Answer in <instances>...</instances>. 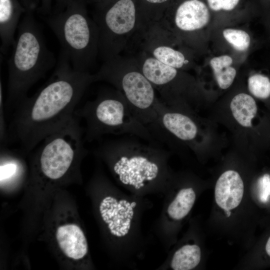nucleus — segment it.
I'll return each instance as SVG.
<instances>
[{"label":"nucleus","instance_id":"1a4fd4ad","mask_svg":"<svg viewBox=\"0 0 270 270\" xmlns=\"http://www.w3.org/2000/svg\"><path fill=\"white\" fill-rule=\"evenodd\" d=\"M210 12L200 0H184L176 6L169 4L160 20V24L188 46L196 44V36L208 24Z\"/></svg>","mask_w":270,"mask_h":270},{"label":"nucleus","instance_id":"a211bd4d","mask_svg":"<svg viewBox=\"0 0 270 270\" xmlns=\"http://www.w3.org/2000/svg\"><path fill=\"white\" fill-rule=\"evenodd\" d=\"M201 258L200 248L196 244L184 245L174 253L170 262L174 270H190L195 268Z\"/></svg>","mask_w":270,"mask_h":270},{"label":"nucleus","instance_id":"b1692460","mask_svg":"<svg viewBox=\"0 0 270 270\" xmlns=\"http://www.w3.org/2000/svg\"><path fill=\"white\" fill-rule=\"evenodd\" d=\"M52 0H40L38 12L44 16H48L52 12Z\"/></svg>","mask_w":270,"mask_h":270},{"label":"nucleus","instance_id":"cd10ccee","mask_svg":"<svg viewBox=\"0 0 270 270\" xmlns=\"http://www.w3.org/2000/svg\"><path fill=\"white\" fill-rule=\"evenodd\" d=\"M224 212H225V213L226 214L227 216H230V215L231 214V212H230V210H224Z\"/></svg>","mask_w":270,"mask_h":270},{"label":"nucleus","instance_id":"4be33fe9","mask_svg":"<svg viewBox=\"0 0 270 270\" xmlns=\"http://www.w3.org/2000/svg\"><path fill=\"white\" fill-rule=\"evenodd\" d=\"M209 8L218 12L222 10L230 11L234 10L240 0H206Z\"/></svg>","mask_w":270,"mask_h":270},{"label":"nucleus","instance_id":"6ab92c4d","mask_svg":"<svg viewBox=\"0 0 270 270\" xmlns=\"http://www.w3.org/2000/svg\"><path fill=\"white\" fill-rule=\"evenodd\" d=\"M224 39L236 50L244 52L247 50L251 44V38L246 31L237 28H227L222 32Z\"/></svg>","mask_w":270,"mask_h":270},{"label":"nucleus","instance_id":"f3484780","mask_svg":"<svg viewBox=\"0 0 270 270\" xmlns=\"http://www.w3.org/2000/svg\"><path fill=\"white\" fill-rule=\"evenodd\" d=\"M196 198V193L192 188L180 190L167 208L169 217L176 220L186 217L192 208Z\"/></svg>","mask_w":270,"mask_h":270},{"label":"nucleus","instance_id":"aec40b11","mask_svg":"<svg viewBox=\"0 0 270 270\" xmlns=\"http://www.w3.org/2000/svg\"><path fill=\"white\" fill-rule=\"evenodd\" d=\"M248 88L255 97L266 99L270 96V80L262 74H254L248 78Z\"/></svg>","mask_w":270,"mask_h":270},{"label":"nucleus","instance_id":"ddd939ff","mask_svg":"<svg viewBox=\"0 0 270 270\" xmlns=\"http://www.w3.org/2000/svg\"><path fill=\"white\" fill-rule=\"evenodd\" d=\"M56 238L61 250L68 258L79 260L88 253L86 236L80 228L76 224L59 226L56 230Z\"/></svg>","mask_w":270,"mask_h":270},{"label":"nucleus","instance_id":"f257e3e1","mask_svg":"<svg viewBox=\"0 0 270 270\" xmlns=\"http://www.w3.org/2000/svg\"><path fill=\"white\" fill-rule=\"evenodd\" d=\"M70 64L62 50L48 81L14 107L8 125V144L15 143L22 151L29 152L76 117L78 104L95 80L94 74L75 70Z\"/></svg>","mask_w":270,"mask_h":270},{"label":"nucleus","instance_id":"a878e982","mask_svg":"<svg viewBox=\"0 0 270 270\" xmlns=\"http://www.w3.org/2000/svg\"><path fill=\"white\" fill-rule=\"evenodd\" d=\"M55 4L51 14H56L64 11L74 0H54Z\"/></svg>","mask_w":270,"mask_h":270},{"label":"nucleus","instance_id":"39448f33","mask_svg":"<svg viewBox=\"0 0 270 270\" xmlns=\"http://www.w3.org/2000/svg\"><path fill=\"white\" fill-rule=\"evenodd\" d=\"M86 2L74 0L64 11L46 18L72 68L80 72H90L98 57V30L88 16Z\"/></svg>","mask_w":270,"mask_h":270},{"label":"nucleus","instance_id":"20e7f679","mask_svg":"<svg viewBox=\"0 0 270 270\" xmlns=\"http://www.w3.org/2000/svg\"><path fill=\"white\" fill-rule=\"evenodd\" d=\"M74 116L85 122V142H98L106 135H132L158 142L134 116L122 94L113 86L100 90L94 99L76 108Z\"/></svg>","mask_w":270,"mask_h":270},{"label":"nucleus","instance_id":"0eeeda50","mask_svg":"<svg viewBox=\"0 0 270 270\" xmlns=\"http://www.w3.org/2000/svg\"><path fill=\"white\" fill-rule=\"evenodd\" d=\"M98 57L104 62L123 54L140 28L137 0H111L96 6Z\"/></svg>","mask_w":270,"mask_h":270},{"label":"nucleus","instance_id":"bb28decb","mask_svg":"<svg viewBox=\"0 0 270 270\" xmlns=\"http://www.w3.org/2000/svg\"><path fill=\"white\" fill-rule=\"evenodd\" d=\"M266 250L267 254L270 256V236L268 238L266 245Z\"/></svg>","mask_w":270,"mask_h":270},{"label":"nucleus","instance_id":"7ed1b4c3","mask_svg":"<svg viewBox=\"0 0 270 270\" xmlns=\"http://www.w3.org/2000/svg\"><path fill=\"white\" fill-rule=\"evenodd\" d=\"M54 55L47 48L34 13L25 12L18 26L14 50L8 62L6 108L12 110L28 96L29 89L54 66Z\"/></svg>","mask_w":270,"mask_h":270},{"label":"nucleus","instance_id":"2eb2a0df","mask_svg":"<svg viewBox=\"0 0 270 270\" xmlns=\"http://www.w3.org/2000/svg\"><path fill=\"white\" fill-rule=\"evenodd\" d=\"M232 58L223 54L212 58L210 62L216 81L219 87L225 90L232 84L236 76V68L232 66Z\"/></svg>","mask_w":270,"mask_h":270},{"label":"nucleus","instance_id":"393cba45","mask_svg":"<svg viewBox=\"0 0 270 270\" xmlns=\"http://www.w3.org/2000/svg\"><path fill=\"white\" fill-rule=\"evenodd\" d=\"M26 10V12L34 13L40 6V0H20Z\"/></svg>","mask_w":270,"mask_h":270},{"label":"nucleus","instance_id":"6e6552de","mask_svg":"<svg viewBox=\"0 0 270 270\" xmlns=\"http://www.w3.org/2000/svg\"><path fill=\"white\" fill-rule=\"evenodd\" d=\"M186 46L156 22L139 30L124 53L140 49L166 65L181 70L192 63Z\"/></svg>","mask_w":270,"mask_h":270},{"label":"nucleus","instance_id":"412c9836","mask_svg":"<svg viewBox=\"0 0 270 270\" xmlns=\"http://www.w3.org/2000/svg\"><path fill=\"white\" fill-rule=\"evenodd\" d=\"M4 103V102L2 82L0 83V146L8 144V127L6 123Z\"/></svg>","mask_w":270,"mask_h":270},{"label":"nucleus","instance_id":"9b49d317","mask_svg":"<svg viewBox=\"0 0 270 270\" xmlns=\"http://www.w3.org/2000/svg\"><path fill=\"white\" fill-rule=\"evenodd\" d=\"M244 185L236 171H226L218 178L214 188L217 204L224 210H233L238 206L242 199Z\"/></svg>","mask_w":270,"mask_h":270},{"label":"nucleus","instance_id":"f03ea898","mask_svg":"<svg viewBox=\"0 0 270 270\" xmlns=\"http://www.w3.org/2000/svg\"><path fill=\"white\" fill-rule=\"evenodd\" d=\"M96 154L108 164L116 179L136 190L164 183L166 175L164 146L136 136L98 141Z\"/></svg>","mask_w":270,"mask_h":270},{"label":"nucleus","instance_id":"5701e85b","mask_svg":"<svg viewBox=\"0 0 270 270\" xmlns=\"http://www.w3.org/2000/svg\"><path fill=\"white\" fill-rule=\"evenodd\" d=\"M258 194L260 202H266L270 197V175L265 174L258 180Z\"/></svg>","mask_w":270,"mask_h":270},{"label":"nucleus","instance_id":"f8f14e48","mask_svg":"<svg viewBox=\"0 0 270 270\" xmlns=\"http://www.w3.org/2000/svg\"><path fill=\"white\" fill-rule=\"evenodd\" d=\"M26 12L20 0H0V50L3 53L14 45V33L21 16Z\"/></svg>","mask_w":270,"mask_h":270},{"label":"nucleus","instance_id":"4468645a","mask_svg":"<svg viewBox=\"0 0 270 270\" xmlns=\"http://www.w3.org/2000/svg\"><path fill=\"white\" fill-rule=\"evenodd\" d=\"M230 108L236 120L242 126L250 127L252 120L257 112L253 98L246 94H239L232 99Z\"/></svg>","mask_w":270,"mask_h":270},{"label":"nucleus","instance_id":"423d86ee","mask_svg":"<svg viewBox=\"0 0 270 270\" xmlns=\"http://www.w3.org/2000/svg\"><path fill=\"white\" fill-rule=\"evenodd\" d=\"M95 82L102 81L119 90L136 118L147 126L155 120L156 90L140 68L135 58L120 54L102 62L94 74Z\"/></svg>","mask_w":270,"mask_h":270},{"label":"nucleus","instance_id":"c85d7f7f","mask_svg":"<svg viewBox=\"0 0 270 270\" xmlns=\"http://www.w3.org/2000/svg\"><path fill=\"white\" fill-rule=\"evenodd\" d=\"M267 0L270 1V0Z\"/></svg>","mask_w":270,"mask_h":270},{"label":"nucleus","instance_id":"9d476101","mask_svg":"<svg viewBox=\"0 0 270 270\" xmlns=\"http://www.w3.org/2000/svg\"><path fill=\"white\" fill-rule=\"evenodd\" d=\"M136 204L127 199L110 196L102 200L100 212L112 235L118 238L128 235L134 217Z\"/></svg>","mask_w":270,"mask_h":270},{"label":"nucleus","instance_id":"dca6fc26","mask_svg":"<svg viewBox=\"0 0 270 270\" xmlns=\"http://www.w3.org/2000/svg\"><path fill=\"white\" fill-rule=\"evenodd\" d=\"M170 0H138L140 30L158 22L162 18Z\"/></svg>","mask_w":270,"mask_h":270}]
</instances>
